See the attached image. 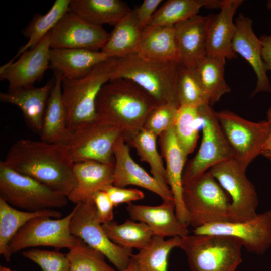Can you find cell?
Listing matches in <instances>:
<instances>
[{
  "label": "cell",
  "instance_id": "obj_22",
  "mask_svg": "<svg viewBox=\"0 0 271 271\" xmlns=\"http://www.w3.org/2000/svg\"><path fill=\"white\" fill-rule=\"evenodd\" d=\"M207 16L197 14L174 26L180 65L195 68L207 55Z\"/></svg>",
  "mask_w": 271,
  "mask_h": 271
},
{
  "label": "cell",
  "instance_id": "obj_50",
  "mask_svg": "<svg viewBox=\"0 0 271 271\" xmlns=\"http://www.w3.org/2000/svg\"><path fill=\"white\" fill-rule=\"evenodd\" d=\"M263 155L267 157L268 158L271 159V153H263Z\"/></svg>",
  "mask_w": 271,
  "mask_h": 271
},
{
  "label": "cell",
  "instance_id": "obj_5",
  "mask_svg": "<svg viewBox=\"0 0 271 271\" xmlns=\"http://www.w3.org/2000/svg\"><path fill=\"white\" fill-rule=\"evenodd\" d=\"M241 242L225 235L193 234L181 237L191 271H236L242 262Z\"/></svg>",
  "mask_w": 271,
  "mask_h": 271
},
{
  "label": "cell",
  "instance_id": "obj_2",
  "mask_svg": "<svg viewBox=\"0 0 271 271\" xmlns=\"http://www.w3.org/2000/svg\"><path fill=\"white\" fill-rule=\"evenodd\" d=\"M156 101L133 81L124 78L110 80L96 99V119L118 128L124 139L143 127Z\"/></svg>",
  "mask_w": 271,
  "mask_h": 271
},
{
  "label": "cell",
  "instance_id": "obj_49",
  "mask_svg": "<svg viewBox=\"0 0 271 271\" xmlns=\"http://www.w3.org/2000/svg\"><path fill=\"white\" fill-rule=\"evenodd\" d=\"M266 7L269 10H271V0H268L266 2Z\"/></svg>",
  "mask_w": 271,
  "mask_h": 271
},
{
  "label": "cell",
  "instance_id": "obj_42",
  "mask_svg": "<svg viewBox=\"0 0 271 271\" xmlns=\"http://www.w3.org/2000/svg\"><path fill=\"white\" fill-rule=\"evenodd\" d=\"M103 191L107 194L114 207L122 203L129 204L144 198V193L138 189L119 187L113 184L106 186Z\"/></svg>",
  "mask_w": 271,
  "mask_h": 271
},
{
  "label": "cell",
  "instance_id": "obj_10",
  "mask_svg": "<svg viewBox=\"0 0 271 271\" xmlns=\"http://www.w3.org/2000/svg\"><path fill=\"white\" fill-rule=\"evenodd\" d=\"M74 208L70 227L72 234L103 254L118 271L124 270L131 261L132 249L120 247L108 238L92 199L78 203Z\"/></svg>",
  "mask_w": 271,
  "mask_h": 271
},
{
  "label": "cell",
  "instance_id": "obj_40",
  "mask_svg": "<svg viewBox=\"0 0 271 271\" xmlns=\"http://www.w3.org/2000/svg\"><path fill=\"white\" fill-rule=\"evenodd\" d=\"M179 107L174 102L158 104L147 116L143 128L159 137L173 127Z\"/></svg>",
  "mask_w": 271,
  "mask_h": 271
},
{
  "label": "cell",
  "instance_id": "obj_26",
  "mask_svg": "<svg viewBox=\"0 0 271 271\" xmlns=\"http://www.w3.org/2000/svg\"><path fill=\"white\" fill-rule=\"evenodd\" d=\"M55 82L49 96L41 131L40 140L66 145L71 131L66 124V115L62 98L63 76L54 72Z\"/></svg>",
  "mask_w": 271,
  "mask_h": 271
},
{
  "label": "cell",
  "instance_id": "obj_9",
  "mask_svg": "<svg viewBox=\"0 0 271 271\" xmlns=\"http://www.w3.org/2000/svg\"><path fill=\"white\" fill-rule=\"evenodd\" d=\"M223 131L233 151L234 159L245 171L262 154L270 125L266 120L254 122L229 110L216 112Z\"/></svg>",
  "mask_w": 271,
  "mask_h": 271
},
{
  "label": "cell",
  "instance_id": "obj_27",
  "mask_svg": "<svg viewBox=\"0 0 271 271\" xmlns=\"http://www.w3.org/2000/svg\"><path fill=\"white\" fill-rule=\"evenodd\" d=\"M136 53L150 60L179 63L174 26L146 27Z\"/></svg>",
  "mask_w": 271,
  "mask_h": 271
},
{
  "label": "cell",
  "instance_id": "obj_25",
  "mask_svg": "<svg viewBox=\"0 0 271 271\" xmlns=\"http://www.w3.org/2000/svg\"><path fill=\"white\" fill-rule=\"evenodd\" d=\"M108 58L101 51L51 48L49 68L60 73L63 78L77 79L86 76Z\"/></svg>",
  "mask_w": 271,
  "mask_h": 271
},
{
  "label": "cell",
  "instance_id": "obj_36",
  "mask_svg": "<svg viewBox=\"0 0 271 271\" xmlns=\"http://www.w3.org/2000/svg\"><path fill=\"white\" fill-rule=\"evenodd\" d=\"M157 138L154 134L143 128L137 133L124 139L129 147L136 150L140 160L149 164L152 175L162 184L169 187L163 158L157 149Z\"/></svg>",
  "mask_w": 271,
  "mask_h": 271
},
{
  "label": "cell",
  "instance_id": "obj_48",
  "mask_svg": "<svg viewBox=\"0 0 271 271\" xmlns=\"http://www.w3.org/2000/svg\"><path fill=\"white\" fill-rule=\"evenodd\" d=\"M0 271H16V270H12L11 268L4 266H1Z\"/></svg>",
  "mask_w": 271,
  "mask_h": 271
},
{
  "label": "cell",
  "instance_id": "obj_4",
  "mask_svg": "<svg viewBox=\"0 0 271 271\" xmlns=\"http://www.w3.org/2000/svg\"><path fill=\"white\" fill-rule=\"evenodd\" d=\"M116 61L115 58H109L79 79L62 78V98L67 126L70 131L96 119L97 96L102 87L111 79Z\"/></svg>",
  "mask_w": 271,
  "mask_h": 271
},
{
  "label": "cell",
  "instance_id": "obj_14",
  "mask_svg": "<svg viewBox=\"0 0 271 271\" xmlns=\"http://www.w3.org/2000/svg\"><path fill=\"white\" fill-rule=\"evenodd\" d=\"M193 231L194 234L233 237L247 251L262 254L271 246V210L247 220L215 223L195 228Z\"/></svg>",
  "mask_w": 271,
  "mask_h": 271
},
{
  "label": "cell",
  "instance_id": "obj_47",
  "mask_svg": "<svg viewBox=\"0 0 271 271\" xmlns=\"http://www.w3.org/2000/svg\"><path fill=\"white\" fill-rule=\"evenodd\" d=\"M123 271H141L137 263L132 259L128 266Z\"/></svg>",
  "mask_w": 271,
  "mask_h": 271
},
{
  "label": "cell",
  "instance_id": "obj_41",
  "mask_svg": "<svg viewBox=\"0 0 271 271\" xmlns=\"http://www.w3.org/2000/svg\"><path fill=\"white\" fill-rule=\"evenodd\" d=\"M23 257L37 264L41 271H69V263L66 254L58 249L48 250L31 248L23 251Z\"/></svg>",
  "mask_w": 271,
  "mask_h": 271
},
{
  "label": "cell",
  "instance_id": "obj_7",
  "mask_svg": "<svg viewBox=\"0 0 271 271\" xmlns=\"http://www.w3.org/2000/svg\"><path fill=\"white\" fill-rule=\"evenodd\" d=\"M0 198L20 210L35 212L67 205L68 198L0 162Z\"/></svg>",
  "mask_w": 271,
  "mask_h": 271
},
{
  "label": "cell",
  "instance_id": "obj_39",
  "mask_svg": "<svg viewBox=\"0 0 271 271\" xmlns=\"http://www.w3.org/2000/svg\"><path fill=\"white\" fill-rule=\"evenodd\" d=\"M66 254L69 263V271H115L106 262L103 254L79 238Z\"/></svg>",
  "mask_w": 271,
  "mask_h": 271
},
{
  "label": "cell",
  "instance_id": "obj_8",
  "mask_svg": "<svg viewBox=\"0 0 271 271\" xmlns=\"http://www.w3.org/2000/svg\"><path fill=\"white\" fill-rule=\"evenodd\" d=\"M198 108L202 120V140L196 155L185 164L182 176L183 186L216 165L234 158L233 151L221 127L216 112L209 104Z\"/></svg>",
  "mask_w": 271,
  "mask_h": 271
},
{
  "label": "cell",
  "instance_id": "obj_1",
  "mask_svg": "<svg viewBox=\"0 0 271 271\" xmlns=\"http://www.w3.org/2000/svg\"><path fill=\"white\" fill-rule=\"evenodd\" d=\"M4 163L67 198L76 181L66 145L20 139L10 148Z\"/></svg>",
  "mask_w": 271,
  "mask_h": 271
},
{
  "label": "cell",
  "instance_id": "obj_34",
  "mask_svg": "<svg viewBox=\"0 0 271 271\" xmlns=\"http://www.w3.org/2000/svg\"><path fill=\"white\" fill-rule=\"evenodd\" d=\"M108 238L116 245L129 249L138 250L147 246L153 235L145 223L130 219L119 224L112 221L102 224Z\"/></svg>",
  "mask_w": 271,
  "mask_h": 271
},
{
  "label": "cell",
  "instance_id": "obj_11",
  "mask_svg": "<svg viewBox=\"0 0 271 271\" xmlns=\"http://www.w3.org/2000/svg\"><path fill=\"white\" fill-rule=\"evenodd\" d=\"M121 134L117 127L96 118L71 131L66 146L74 164L88 161L114 163V146Z\"/></svg>",
  "mask_w": 271,
  "mask_h": 271
},
{
  "label": "cell",
  "instance_id": "obj_21",
  "mask_svg": "<svg viewBox=\"0 0 271 271\" xmlns=\"http://www.w3.org/2000/svg\"><path fill=\"white\" fill-rule=\"evenodd\" d=\"M126 209L130 219L146 224L153 236L163 238L189 235L187 226L178 219L174 200H163L156 206L128 204Z\"/></svg>",
  "mask_w": 271,
  "mask_h": 271
},
{
  "label": "cell",
  "instance_id": "obj_44",
  "mask_svg": "<svg viewBox=\"0 0 271 271\" xmlns=\"http://www.w3.org/2000/svg\"><path fill=\"white\" fill-rule=\"evenodd\" d=\"M162 2L161 0H145L138 7L133 9L138 24L142 30L149 25Z\"/></svg>",
  "mask_w": 271,
  "mask_h": 271
},
{
  "label": "cell",
  "instance_id": "obj_28",
  "mask_svg": "<svg viewBox=\"0 0 271 271\" xmlns=\"http://www.w3.org/2000/svg\"><path fill=\"white\" fill-rule=\"evenodd\" d=\"M42 216L60 218L61 213L56 209L24 211L12 206L0 198V254L7 262L10 261L12 256L9 244L15 235L30 220Z\"/></svg>",
  "mask_w": 271,
  "mask_h": 271
},
{
  "label": "cell",
  "instance_id": "obj_15",
  "mask_svg": "<svg viewBox=\"0 0 271 271\" xmlns=\"http://www.w3.org/2000/svg\"><path fill=\"white\" fill-rule=\"evenodd\" d=\"M109 35L102 26L90 24L69 10L50 31L51 48L101 51Z\"/></svg>",
  "mask_w": 271,
  "mask_h": 271
},
{
  "label": "cell",
  "instance_id": "obj_13",
  "mask_svg": "<svg viewBox=\"0 0 271 271\" xmlns=\"http://www.w3.org/2000/svg\"><path fill=\"white\" fill-rule=\"evenodd\" d=\"M208 171L230 197V221L247 220L257 214L258 199L255 188L234 158Z\"/></svg>",
  "mask_w": 271,
  "mask_h": 271
},
{
  "label": "cell",
  "instance_id": "obj_24",
  "mask_svg": "<svg viewBox=\"0 0 271 271\" xmlns=\"http://www.w3.org/2000/svg\"><path fill=\"white\" fill-rule=\"evenodd\" d=\"M114 163L88 161L74 164L76 185L68 197L75 204L92 199L97 192L113 184Z\"/></svg>",
  "mask_w": 271,
  "mask_h": 271
},
{
  "label": "cell",
  "instance_id": "obj_35",
  "mask_svg": "<svg viewBox=\"0 0 271 271\" xmlns=\"http://www.w3.org/2000/svg\"><path fill=\"white\" fill-rule=\"evenodd\" d=\"M181 237L168 239L153 236L148 245L133 254L131 259L141 271H168V257L171 250L179 247Z\"/></svg>",
  "mask_w": 271,
  "mask_h": 271
},
{
  "label": "cell",
  "instance_id": "obj_37",
  "mask_svg": "<svg viewBox=\"0 0 271 271\" xmlns=\"http://www.w3.org/2000/svg\"><path fill=\"white\" fill-rule=\"evenodd\" d=\"M201 125L202 120L198 108L179 107L173 128L176 141L186 157L195 148Z\"/></svg>",
  "mask_w": 271,
  "mask_h": 271
},
{
  "label": "cell",
  "instance_id": "obj_23",
  "mask_svg": "<svg viewBox=\"0 0 271 271\" xmlns=\"http://www.w3.org/2000/svg\"><path fill=\"white\" fill-rule=\"evenodd\" d=\"M54 82V78L41 87L33 86L1 92L0 100L19 107L28 127L40 136L47 101Z\"/></svg>",
  "mask_w": 271,
  "mask_h": 271
},
{
  "label": "cell",
  "instance_id": "obj_38",
  "mask_svg": "<svg viewBox=\"0 0 271 271\" xmlns=\"http://www.w3.org/2000/svg\"><path fill=\"white\" fill-rule=\"evenodd\" d=\"M176 94L180 106L198 108L209 104L207 96L194 68L179 65L177 82Z\"/></svg>",
  "mask_w": 271,
  "mask_h": 271
},
{
  "label": "cell",
  "instance_id": "obj_20",
  "mask_svg": "<svg viewBox=\"0 0 271 271\" xmlns=\"http://www.w3.org/2000/svg\"><path fill=\"white\" fill-rule=\"evenodd\" d=\"M158 138L161 155L165 162L168 185L175 203L176 214L179 220L188 227L189 217L183 200L182 182L187 157L179 146L173 127L164 132Z\"/></svg>",
  "mask_w": 271,
  "mask_h": 271
},
{
  "label": "cell",
  "instance_id": "obj_43",
  "mask_svg": "<svg viewBox=\"0 0 271 271\" xmlns=\"http://www.w3.org/2000/svg\"><path fill=\"white\" fill-rule=\"evenodd\" d=\"M97 217L102 224L113 219V205L108 195L103 190L96 193L92 197Z\"/></svg>",
  "mask_w": 271,
  "mask_h": 271
},
{
  "label": "cell",
  "instance_id": "obj_12",
  "mask_svg": "<svg viewBox=\"0 0 271 271\" xmlns=\"http://www.w3.org/2000/svg\"><path fill=\"white\" fill-rule=\"evenodd\" d=\"M75 208L60 218L47 216L34 218L28 221L15 235L9 244L11 254L23 249L38 246H50L56 249L71 248L77 237L70 231V222Z\"/></svg>",
  "mask_w": 271,
  "mask_h": 271
},
{
  "label": "cell",
  "instance_id": "obj_17",
  "mask_svg": "<svg viewBox=\"0 0 271 271\" xmlns=\"http://www.w3.org/2000/svg\"><path fill=\"white\" fill-rule=\"evenodd\" d=\"M113 153V185L119 187L129 185L138 186L157 194L163 200H174L168 186L162 184L134 161L130 154L129 146L122 134L115 143Z\"/></svg>",
  "mask_w": 271,
  "mask_h": 271
},
{
  "label": "cell",
  "instance_id": "obj_29",
  "mask_svg": "<svg viewBox=\"0 0 271 271\" xmlns=\"http://www.w3.org/2000/svg\"><path fill=\"white\" fill-rule=\"evenodd\" d=\"M69 10L94 25H115L131 10L120 0H71Z\"/></svg>",
  "mask_w": 271,
  "mask_h": 271
},
{
  "label": "cell",
  "instance_id": "obj_46",
  "mask_svg": "<svg viewBox=\"0 0 271 271\" xmlns=\"http://www.w3.org/2000/svg\"><path fill=\"white\" fill-rule=\"evenodd\" d=\"M267 121L270 123V129L269 134L266 142L264 146L263 153H271V106L269 107L266 112Z\"/></svg>",
  "mask_w": 271,
  "mask_h": 271
},
{
  "label": "cell",
  "instance_id": "obj_33",
  "mask_svg": "<svg viewBox=\"0 0 271 271\" xmlns=\"http://www.w3.org/2000/svg\"><path fill=\"white\" fill-rule=\"evenodd\" d=\"M71 0H56L45 14H36L22 31L27 42L18 50L12 60H15L27 50L34 48L69 10Z\"/></svg>",
  "mask_w": 271,
  "mask_h": 271
},
{
  "label": "cell",
  "instance_id": "obj_18",
  "mask_svg": "<svg viewBox=\"0 0 271 271\" xmlns=\"http://www.w3.org/2000/svg\"><path fill=\"white\" fill-rule=\"evenodd\" d=\"M235 32L232 49L249 64L256 77V84L251 97L261 92H271V84L262 56V45L252 28V20L239 14L235 21Z\"/></svg>",
  "mask_w": 271,
  "mask_h": 271
},
{
  "label": "cell",
  "instance_id": "obj_45",
  "mask_svg": "<svg viewBox=\"0 0 271 271\" xmlns=\"http://www.w3.org/2000/svg\"><path fill=\"white\" fill-rule=\"evenodd\" d=\"M262 45V56L267 71L271 72V34L262 35L259 38Z\"/></svg>",
  "mask_w": 271,
  "mask_h": 271
},
{
  "label": "cell",
  "instance_id": "obj_32",
  "mask_svg": "<svg viewBox=\"0 0 271 271\" xmlns=\"http://www.w3.org/2000/svg\"><path fill=\"white\" fill-rule=\"evenodd\" d=\"M225 63L224 58L207 55L194 68L211 106L231 91L224 78Z\"/></svg>",
  "mask_w": 271,
  "mask_h": 271
},
{
  "label": "cell",
  "instance_id": "obj_30",
  "mask_svg": "<svg viewBox=\"0 0 271 271\" xmlns=\"http://www.w3.org/2000/svg\"><path fill=\"white\" fill-rule=\"evenodd\" d=\"M143 30L131 10L115 25L101 50L109 58H119L136 52Z\"/></svg>",
  "mask_w": 271,
  "mask_h": 271
},
{
  "label": "cell",
  "instance_id": "obj_3",
  "mask_svg": "<svg viewBox=\"0 0 271 271\" xmlns=\"http://www.w3.org/2000/svg\"><path fill=\"white\" fill-rule=\"evenodd\" d=\"M179 65L176 61L150 60L135 53L116 58L111 79L121 78L133 81L158 104L168 102L178 104L176 82Z\"/></svg>",
  "mask_w": 271,
  "mask_h": 271
},
{
  "label": "cell",
  "instance_id": "obj_6",
  "mask_svg": "<svg viewBox=\"0 0 271 271\" xmlns=\"http://www.w3.org/2000/svg\"><path fill=\"white\" fill-rule=\"evenodd\" d=\"M183 200L194 228L230 221V197L209 171L183 186Z\"/></svg>",
  "mask_w": 271,
  "mask_h": 271
},
{
  "label": "cell",
  "instance_id": "obj_31",
  "mask_svg": "<svg viewBox=\"0 0 271 271\" xmlns=\"http://www.w3.org/2000/svg\"><path fill=\"white\" fill-rule=\"evenodd\" d=\"M221 2L218 0H168L156 11L148 26H174L198 14L202 7L220 8Z\"/></svg>",
  "mask_w": 271,
  "mask_h": 271
},
{
  "label": "cell",
  "instance_id": "obj_16",
  "mask_svg": "<svg viewBox=\"0 0 271 271\" xmlns=\"http://www.w3.org/2000/svg\"><path fill=\"white\" fill-rule=\"evenodd\" d=\"M50 32L34 48L21 54L0 67V79L9 84L8 91L33 86L50 66Z\"/></svg>",
  "mask_w": 271,
  "mask_h": 271
},
{
  "label": "cell",
  "instance_id": "obj_19",
  "mask_svg": "<svg viewBox=\"0 0 271 271\" xmlns=\"http://www.w3.org/2000/svg\"><path fill=\"white\" fill-rule=\"evenodd\" d=\"M242 0H222L220 11L207 16L206 47L207 55L232 59L237 54L232 49L235 32L233 18Z\"/></svg>",
  "mask_w": 271,
  "mask_h": 271
}]
</instances>
